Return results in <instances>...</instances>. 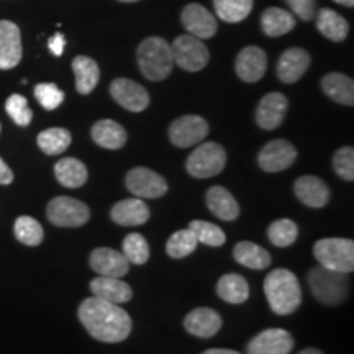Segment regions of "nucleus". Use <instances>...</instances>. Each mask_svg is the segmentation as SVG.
<instances>
[{
  "label": "nucleus",
  "mask_w": 354,
  "mask_h": 354,
  "mask_svg": "<svg viewBox=\"0 0 354 354\" xmlns=\"http://www.w3.org/2000/svg\"><path fill=\"white\" fill-rule=\"evenodd\" d=\"M79 320L92 338L102 343H120L131 333V318L120 305L88 297L79 305Z\"/></svg>",
  "instance_id": "obj_1"
},
{
  "label": "nucleus",
  "mask_w": 354,
  "mask_h": 354,
  "mask_svg": "<svg viewBox=\"0 0 354 354\" xmlns=\"http://www.w3.org/2000/svg\"><path fill=\"white\" fill-rule=\"evenodd\" d=\"M264 294L269 307L277 315H290L302 304L299 279L289 269H274L264 281Z\"/></svg>",
  "instance_id": "obj_2"
},
{
  "label": "nucleus",
  "mask_w": 354,
  "mask_h": 354,
  "mask_svg": "<svg viewBox=\"0 0 354 354\" xmlns=\"http://www.w3.org/2000/svg\"><path fill=\"white\" fill-rule=\"evenodd\" d=\"M136 57H138L141 74L154 82L169 77L174 68L171 44L165 38L149 37L143 39L138 46Z\"/></svg>",
  "instance_id": "obj_3"
},
{
  "label": "nucleus",
  "mask_w": 354,
  "mask_h": 354,
  "mask_svg": "<svg viewBox=\"0 0 354 354\" xmlns=\"http://www.w3.org/2000/svg\"><path fill=\"white\" fill-rule=\"evenodd\" d=\"M308 286L318 302L325 305L343 304L349 294L348 274L331 271L323 266L313 268L308 272Z\"/></svg>",
  "instance_id": "obj_4"
},
{
  "label": "nucleus",
  "mask_w": 354,
  "mask_h": 354,
  "mask_svg": "<svg viewBox=\"0 0 354 354\" xmlns=\"http://www.w3.org/2000/svg\"><path fill=\"white\" fill-rule=\"evenodd\" d=\"M313 256L323 268L349 274L354 271V241L348 238H323L313 246Z\"/></svg>",
  "instance_id": "obj_5"
},
{
  "label": "nucleus",
  "mask_w": 354,
  "mask_h": 354,
  "mask_svg": "<svg viewBox=\"0 0 354 354\" xmlns=\"http://www.w3.org/2000/svg\"><path fill=\"white\" fill-rule=\"evenodd\" d=\"M227 165V151L218 143L209 141L197 146L187 159V172L196 179H209L220 174Z\"/></svg>",
  "instance_id": "obj_6"
},
{
  "label": "nucleus",
  "mask_w": 354,
  "mask_h": 354,
  "mask_svg": "<svg viewBox=\"0 0 354 354\" xmlns=\"http://www.w3.org/2000/svg\"><path fill=\"white\" fill-rule=\"evenodd\" d=\"M172 59L174 64L180 69L189 71V73H197L209 64L210 53L209 48L203 44L201 38L192 37V35H180L171 43Z\"/></svg>",
  "instance_id": "obj_7"
},
{
  "label": "nucleus",
  "mask_w": 354,
  "mask_h": 354,
  "mask_svg": "<svg viewBox=\"0 0 354 354\" xmlns=\"http://www.w3.org/2000/svg\"><path fill=\"white\" fill-rule=\"evenodd\" d=\"M46 216L55 227L79 228L91 218V210L86 203L73 197H55L46 207Z\"/></svg>",
  "instance_id": "obj_8"
},
{
  "label": "nucleus",
  "mask_w": 354,
  "mask_h": 354,
  "mask_svg": "<svg viewBox=\"0 0 354 354\" xmlns=\"http://www.w3.org/2000/svg\"><path fill=\"white\" fill-rule=\"evenodd\" d=\"M209 135V123L198 115H184L171 123L169 140L177 148H190L202 143Z\"/></svg>",
  "instance_id": "obj_9"
},
{
  "label": "nucleus",
  "mask_w": 354,
  "mask_h": 354,
  "mask_svg": "<svg viewBox=\"0 0 354 354\" xmlns=\"http://www.w3.org/2000/svg\"><path fill=\"white\" fill-rule=\"evenodd\" d=\"M125 184L130 192L138 198H159L167 192L165 177L148 167H135L128 172Z\"/></svg>",
  "instance_id": "obj_10"
},
{
  "label": "nucleus",
  "mask_w": 354,
  "mask_h": 354,
  "mask_svg": "<svg viewBox=\"0 0 354 354\" xmlns=\"http://www.w3.org/2000/svg\"><path fill=\"white\" fill-rule=\"evenodd\" d=\"M297 159V149L286 140H272L263 146L258 154V165L264 172L289 169Z\"/></svg>",
  "instance_id": "obj_11"
},
{
  "label": "nucleus",
  "mask_w": 354,
  "mask_h": 354,
  "mask_svg": "<svg viewBox=\"0 0 354 354\" xmlns=\"http://www.w3.org/2000/svg\"><path fill=\"white\" fill-rule=\"evenodd\" d=\"M110 95L128 112H143L149 105V94L141 84L131 79L118 77L110 84Z\"/></svg>",
  "instance_id": "obj_12"
},
{
  "label": "nucleus",
  "mask_w": 354,
  "mask_h": 354,
  "mask_svg": "<svg viewBox=\"0 0 354 354\" xmlns=\"http://www.w3.org/2000/svg\"><path fill=\"white\" fill-rule=\"evenodd\" d=\"M294 349V338L287 330L269 328L256 335L248 343V354H289Z\"/></svg>",
  "instance_id": "obj_13"
},
{
  "label": "nucleus",
  "mask_w": 354,
  "mask_h": 354,
  "mask_svg": "<svg viewBox=\"0 0 354 354\" xmlns=\"http://www.w3.org/2000/svg\"><path fill=\"white\" fill-rule=\"evenodd\" d=\"M88 264H91L92 271L104 277L122 279L130 271V263L125 254L112 250V248H97L91 253Z\"/></svg>",
  "instance_id": "obj_14"
},
{
  "label": "nucleus",
  "mask_w": 354,
  "mask_h": 354,
  "mask_svg": "<svg viewBox=\"0 0 354 354\" xmlns=\"http://www.w3.org/2000/svg\"><path fill=\"white\" fill-rule=\"evenodd\" d=\"M180 21H183L184 28L187 30L189 35L201 39L212 38L218 30L214 13H210L201 3H189L183 10Z\"/></svg>",
  "instance_id": "obj_15"
},
{
  "label": "nucleus",
  "mask_w": 354,
  "mask_h": 354,
  "mask_svg": "<svg viewBox=\"0 0 354 354\" xmlns=\"http://www.w3.org/2000/svg\"><path fill=\"white\" fill-rule=\"evenodd\" d=\"M21 35L13 21L0 20V69H13L21 61Z\"/></svg>",
  "instance_id": "obj_16"
},
{
  "label": "nucleus",
  "mask_w": 354,
  "mask_h": 354,
  "mask_svg": "<svg viewBox=\"0 0 354 354\" xmlns=\"http://www.w3.org/2000/svg\"><path fill=\"white\" fill-rule=\"evenodd\" d=\"M234 69L243 82H258L268 69V56L259 46H246L238 55Z\"/></svg>",
  "instance_id": "obj_17"
},
{
  "label": "nucleus",
  "mask_w": 354,
  "mask_h": 354,
  "mask_svg": "<svg viewBox=\"0 0 354 354\" xmlns=\"http://www.w3.org/2000/svg\"><path fill=\"white\" fill-rule=\"evenodd\" d=\"M287 107H289V102L281 92H271L264 95L256 109V123L263 130H276L284 122Z\"/></svg>",
  "instance_id": "obj_18"
},
{
  "label": "nucleus",
  "mask_w": 354,
  "mask_h": 354,
  "mask_svg": "<svg viewBox=\"0 0 354 354\" xmlns=\"http://www.w3.org/2000/svg\"><path fill=\"white\" fill-rule=\"evenodd\" d=\"M294 192L297 198L310 209H322L330 202L331 192L320 177L302 176L295 180Z\"/></svg>",
  "instance_id": "obj_19"
},
{
  "label": "nucleus",
  "mask_w": 354,
  "mask_h": 354,
  "mask_svg": "<svg viewBox=\"0 0 354 354\" xmlns=\"http://www.w3.org/2000/svg\"><path fill=\"white\" fill-rule=\"evenodd\" d=\"M310 55L302 48H290L277 61V77L286 84L297 82L307 73Z\"/></svg>",
  "instance_id": "obj_20"
},
{
  "label": "nucleus",
  "mask_w": 354,
  "mask_h": 354,
  "mask_svg": "<svg viewBox=\"0 0 354 354\" xmlns=\"http://www.w3.org/2000/svg\"><path fill=\"white\" fill-rule=\"evenodd\" d=\"M184 326L190 335L198 338H212L221 328V317L214 308L198 307L184 318Z\"/></svg>",
  "instance_id": "obj_21"
},
{
  "label": "nucleus",
  "mask_w": 354,
  "mask_h": 354,
  "mask_svg": "<svg viewBox=\"0 0 354 354\" xmlns=\"http://www.w3.org/2000/svg\"><path fill=\"white\" fill-rule=\"evenodd\" d=\"M149 209L141 198H125L112 207L110 216L120 227H138L149 220Z\"/></svg>",
  "instance_id": "obj_22"
},
{
  "label": "nucleus",
  "mask_w": 354,
  "mask_h": 354,
  "mask_svg": "<svg viewBox=\"0 0 354 354\" xmlns=\"http://www.w3.org/2000/svg\"><path fill=\"white\" fill-rule=\"evenodd\" d=\"M91 292L94 294V297L117 305L130 302L133 297L131 287L117 277L99 276L91 282Z\"/></svg>",
  "instance_id": "obj_23"
},
{
  "label": "nucleus",
  "mask_w": 354,
  "mask_h": 354,
  "mask_svg": "<svg viewBox=\"0 0 354 354\" xmlns=\"http://www.w3.org/2000/svg\"><path fill=\"white\" fill-rule=\"evenodd\" d=\"M205 201L209 210L216 218L223 221H233L240 215V205H238V202L234 201L230 190L221 187V185H214V187L207 190Z\"/></svg>",
  "instance_id": "obj_24"
},
{
  "label": "nucleus",
  "mask_w": 354,
  "mask_h": 354,
  "mask_svg": "<svg viewBox=\"0 0 354 354\" xmlns=\"http://www.w3.org/2000/svg\"><path fill=\"white\" fill-rule=\"evenodd\" d=\"M55 176L63 187L79 189L87 183L88 172L82 161L76 158H64L56 162Z\"/></svg>",
  "instance_id": "obj_25"
},
{
  "label": "nucleus",
  "mask_w": 354,
  "mask_h": 354,
  "mask_svg": "<svg viewBox=\"0 0 354 354\" xmlns=\"http://www.w3.org/2000/svg\"><path fill=\"white\" fill-rule=\"evenodd\" d=\"M92 140L100 148L105 149H120L127 143V131L120 123L113 120H100L92 127Z\"/></svg>",
  "instance_id": "obj_26"
},
{
  "label": "nucleus",
  "mask_w": 354,
  "mask_h": 354,
  "mask_svg": "<svg viewBox=\"0 0 354 354\" xmlns=\"http://www.w3.org/2000/svg\"><path fill=\"white\" fill-rule=\"evenodd\" d=\"M322 88L331 100L351 107L354 104V82L339 73H330L322 79Z\"/></svg>",
  "instance_id": "obj_27"
},
{
  "label": "nucleus",
  "mask_w": 354,
  "mask_h": 354,
  "mask_svg": "<svg viewBox=\"0 0 354 354\" xmlns=\"http://www.w3.org/2000/svg\"><path fill=\"white\" fill-rule=\"evenodd\" d=\"M73 71L76 76V88L79 94H91L100 79L99 64L88 56H76L73 61Z\"/></svg>",
  "instance_id": "obj_28"
},
{
  "label": "nucleus",
  "mask_w": 354,
  "mask_h": 354,
  "mask_svg": "<svg viewBox=\"0 0 354 354\" xmlns=\"http://www.w3.org/2000/svg\"><path fill=\"white\" fill-rule=\"evenodd\" d=\"M216 294L225 302L240 305L245 304L250 297V286L240 274H225L216 284Z\"/></svg>",
  "instance_id": "obj_29"
},
{
  "label": "nucleus",
  "mask_w": 354,
  "mask_h": 354,
  "mask_svg": "<svg viewBox=\"0 0 354 354\" xmlns=\"http://www.w3.org/2000/svg\"><path fill=\"white\" fill-rule=\"evenodd\" d=\"M261 26H263V32L268 37L276 38L292 32L295 26V19L287 10H282L279 7H271L266 8L263 15H261Z\"/></svg>",
  "instance_id": "obj_30"
},
{
  "label": "nucleus",
  "mask_w": 354,
  "mask_h": 354,
  "mask_svg": "<svg viewBox=\"0 0 354 354\" xmlns=\"http://www.w3.org/2000/svg\"><path fill=\"white\" fill-rule=\"evenodd\" d=\"M317 28L323 37H326L331 41H343L349 33L348 21L343 19L339 13H336L331 8H322L317 15Z\"/></svg>",
  "instance_id": "obj_31"
},
{
  "label": "nucleus",
  "mask_w": 354,
  "mask_h": 354,
  "mask_svg": "<svg viewBox=\"0 0 354 354\" xmlns=\"http://www.w3.org/2000/svg\"><path fill=\"white\" fill-rule=\"evenodd\" d=\"M233 258L236 263L245 266V268L256 269V271L266 269L271 264V254L264 248L251 241L238 243L233 250Z\"/></svg>",
  "instance_id": "obj_32"
},
{
  "label": "nucleus",
  "mask_w": 354,
  "mask_h": 354,
  "mask_svg": "<svg viewBox=\"0 0 354 354\" xmlns=\"http://www.w3.org/2000/svg\"><path fill=\"white\" fill-rule=\"evenodd\" d=\"M71 140L73 136L66 128H48L38 135V146L48 156H57L69 148Z\"/></svg>",
  "instance_id": "obj_33"
},
{
  "label": "nucleus",
  "mask_w": 354,
  "mask_h": 354,
  "mask_svg": "<svg viewBox=\"0 0 354 354\" xmlns=\"http://www.w3.org/2000/svg\"><path fill=\"white\" fill-rule=\"evenodd\" d=\"M254 0H214V7L218 19L228 24L243 21L253 10Z\"/></svg>",
  "instance_id": "obj_34"
},
{
  "label": "nucleus",
  "mask_w": 354,
  "mask_h": 354,
  "mask_svg": "<svg viewBox=\"0 0 354 354\" xmlns=\"http://www.w3.org/2000/svg\"><path fill=\"white\" fill-rule=\"evenodd\" d=\"M197 245L198 241L196 234L190 232L189 228L179 230V232L171 234V238L167 240L166 253L174 259H183L192 254L197 250Z\"/></svg>",
  "instance_id": "obj_35"
},
{
  "label": "nucleus",
  "mask_w": 354,
  "mask_h": 354,
  "mask_svg": "<svg viewBox=\"0 0 354 354\" xmlns=\"http://www.w3.org/2000/svg\"><path fill=\"white\" fill-rule=\"evenodd\" d=\"M13 232H15L17 240L20 243H24L26 246H38L41 245L43 238H44V232L43 227L39 225V221H37L33 216L24 215L19 216L15 221V227H13Z\"/></svg>",
  "instance_id": "obj_36"
},
{
  "label": "nucleus",
  "mask_w": 354,
  "mask_h": 354,
  "mask_svg": "<svg viewBox=\"0 0 354 354\" xmlns=\"http://www.w3.org/2000/svg\"><path fill=\"white\" fill-rule=\"evenodd\" d=\"M269 241L277 248H287L294 245L299 236V228L294 221L289 218L276 220L268 228Z\"/></svg>",
  "instance_id": "obj_37"
},
{
  "label": "nucleus",
  "mask_w": 354,
  "mask_h": 354,
  "mask_svg": "<svg viewBox=\"0 0 354 354\" xmlns=\"http://www.w3.org/2000/svg\"><path fill=\"white\" fill-rule=\"evenodd\" d=\"M189 230L196 234L198 243H203L207 246L216 248L225 245V241H227V234H225L223 230L214 223H210V221L194 220L190 221Z\"/></svg>",
  "instance_id": "obj_38"
},
{
  "label": "nucleus",
  "mask_w": 354,
  "mask_h": 354,
  "mask_svg": "<svg viewBox=\"0 0 354 354\" xmlns=\"http://www.w3.org/2000/svg\"><path fill=\"white\" fill-rule=\"evenodd\" d=\"M123 254L130 264L143 266L149 259V245L143 234L130 233L123 240Z\"/></svg>",
  "instance_id": "obj_39"
},
{
  "label": "nucleus",
  "mask_w": 354,
  "mask_h": 354,
  "mask_svg": "<svg viewBox=\"0 0 354 354\" xmlns=\"http://www.w3.org/2000/svg\"><path fill=\"white\" fill-rule=\"evenodd\" d=\"M6 110L10 115L12 120L20 127H28L33 118L32 109L28 107V100L20 94H13L8 97L6 102Z\"/></svg>",
  "instance_id": "obj_40"
},
{
  "label": "nucleus",
  "mask_w": 354,
  "mask_h": 354,
  "mask_svg": "<svg viewBox=\"0 0 354 354\" xmlns=\"http://www.w3.org/2000/svg\"><path fill=\"white\" fill-rule=\"evenodd\" d=\"M35 97L39 102L43 109L46 110H55L63 104L64 100V92L61 91L56 84H50V82H44V84H38L35 87Z\"/></svg>",
  "instance_id": "obj_41"
},
{
  "label": "nucleus",
  "mask_w": 354,
  "mask_h": 354,
  "mask_svg": "<svg viewBox=\"0 0 354 354\" xmlns=\"http://www.w3.org/2000/svg\"><path fill=\"white\" fill-rule=\"evenodd\" d=\"M333 169L344 180H354V149L351 146H343L333 156Z\"/></svg>",
  "instance_id": "obj_42"
},
{
  "label": "nucleus",
  "mask_w": 354,
  "mask_h": 354,
  "mask_svg": "<svg viewBox=\"0 0 354 354\" xmlns=\"http://www.w3.org/2000/svg\"><path fill=\"white\" fill-rule=\"evenodd\" d=\"M289 3L290 10L302 19L304 21H310L317 13V2L315 0H286Z\"/></svg>",
  "instance_id": "obj_43"
},
{
  "label": "nucleus",
  "mask_w": 354,
  "mask_h": 354,
  "mask_svg": "<svg viewBox=\"0 0 354 354\" xmlns=\"http://www.w3.org/2000/svg\"><path fill=\"white\" fill-rule=\"evenodd\" d=\"M48 46H50L51 53L55 56H61L64 51V46H66V39H64V35L63 33H56L55 37H53L50 41H48Z\"/></svg>",
  "instance_id": "obj_44"
},
{
  "label": "nucleus",
  "mask_w": 354,
  "mask_h": 354,
  "mask_svg": "<svg viewBox=\"0 0 354 354\" xmlns=\"http://www.w3.org/2000/svg\"><path fill=\"white\" fill-rule=\"evenodd\" d=\"M13 183V172L10 167L7 166V162L0 158V184L8 185Z\"/></svg>",
  "instance_id": "obj_45"
},
{
  "label": "nucleus",
  "mask_w": 354,
  "mask_h": 354,
  "mask_svg": "<svg viewBox=\"0 0 354 354\" xmlns=\"http://www.w3.org/2000/svg\"><path fill=\"white\" fill-rule=\"evenodd\" d=\"M202 354H241L238 351H233V349H221V348H214V349H207Z\"/></svg>",
  "instance_id": "obj_46"
},
{
  "label": "nucleus",
  "mask_w": 354,
  "mask_h": 354,
  "mask_svg": "<svg viewBox=\"0 0 354 354\" xmlns=\"http://www.w3.org/2000/svg\"><path fill=\"white\" fill-rule=\"evenodd\" d=\"M333 2L339 3V6L349 7V8H353V7H354V0H333Z\"/></svg>",
  "instance_id": "obj_47"
},
{
  "label": "nucleus",
  "mask_w": 354,
  "mask_h": 354,
  "mask_svg": "<svg viewBox=\"0 0 354 354\" xmlns=\"http://www.w3.org/2000/svg\"><path fill=\"white\" fill-rule=\"evenodd\" d=\"M299 354H323V353L318 351V349H315V348H307V349H304V351H300Z\"/></svg>",
  "instance_id": "obj_48"
},
{
  "label": "nucleus",
  "mask_w": 354,
  "mask_h": 354,
  "mask_svg": "<svg viewBox=\"0 0 354 354\" xmlns=\"http://www.w3.org/2000/svg\"><path fill=\"white\" fill-rule=\"evenodd\" d=\"M120 2H138V0H120Z\"/></svg>",
  "instance_id": "obj_49"
},
{
  "label": "nucleus",
  "mask_w": 354,
  "mask_h": 354,
  "mask_svg": "<svg viewBox=\"0 0 354 354\" xmlns=\"http://www.w3.org/2000/svg\"><path fill=\"white\" fill-rule=\"evenodd\" d=\"M0 131H2V125H0Z\"/></svg>",
  "instance_id": "obj_50"
}]
</instances>
